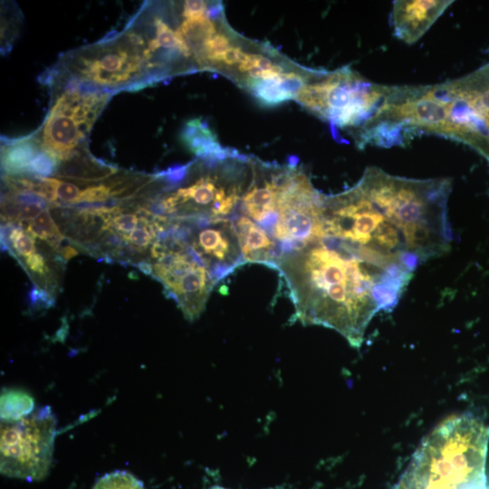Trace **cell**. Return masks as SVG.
Here are the masks:
<instances>
[{
    "instance_id": "obj_1",
    "label": "cell",
    "mask_w": 489,
    "mask_h": 489,
    "mask_svg": "<svg viewBox=\"0 0 489 489\" xmlns=\"http://www.w3.org/2000/svg\"><path fill=\"white\" fill-rule=\"evenodd\" d=\"M295 318L340 332L354 348L380 311L398 304L413 272L398 255L324 234L281 259Z\"/></svg>"
},
{
    "instance_id": "obj_2",
    "label": "cell",
    "mask_w": 489,
    "mask_h": 489,
    "mask_svg": "<svg viewBox=\"0 0 489 489\" xmlns=\"http://www.w3.org/2000/svg\"><path fill=\"white\" fill-rule=\"evenodd\" d=\"M386 118L408 135L426 132L461 141L489 159V62L434 85L397 86Z\"/></svg>"
},
{
    "instance_id": "obj_3",
    "label": "cell",
    "mask_w": 489,
    "mask_h": 489,
    "mask_svg": "<svg viewBox=\"0 0 489 489\" xmlns=\"http://www.w3.org/2000/svg\"><path fill=\"white\" fill-rule=\"evenodd\" d=\"M356 187L399 232L407 252L420 262L449 250L453 240L447 216L449 178H407L372 167Z\"/></svg>"
},
{
    "instance_id": "obj_4",
    "label": "cell",
    "mask_w": 489,
    "mask_h": 489,
    "mask_svg": "<svg viewBox=\"0 0 489 489\" xmlns=\"http://www.w3.org/2000/svg\"><path fill=\"white\" fill-rule=\"evenodd\" d=\"M489 427L471 414L453 415L421 442L392 489H462L485 476Z\"/></svg>"
},
{
    "instance_id": "obj_5",
    "label": "cell",
    "mask_w": 489,
    "mask_h": 489,
    "mask_svg": "<svg viewBox=\"0 0 489 489\" xmlns=\"http://www.w3.org/2000/svg\"><path fill=\"white\" fill-rule=\"evenodd\" d=\"M145 40L129 24L121 33L61 57L48 75L51 86L81 84L113 94L150 82L144 59Z\"/></svg>"
},
{
    "instance_id": "obj_6",
    "label": "cell",
    "mask_w": 489,
    "mask_h": 489,
    "mask_svg": "<svg viewBox=\"0 0 489 489\" xmlns=\"http://www.w3.org/2000/svg\"><path fill=\"white\" fill-rule=\"evenodd\" d=\"M389 89L345 68L305 83L295 99L332 127H356L359 134L378 117Z\"/></svg>"
},
{
    "instance_id": "obj_7",
    "label": "cell",
    "mask_w": 489,
    "mask_h": 489,
    "mask_svg": "<svg viewBox=\"0 0 489 489\" xmlns=\"http://www.w3.org/2000/svg\"><path fill=\"white\" fill-rule=\"evenodd\" d=\"M51 91V109L34 135L41 149L60 163L87 148L92 125L112 94L81 84H67Z\"/></svg>"
},
{
    "instance_id": "obj_8",
    "label": "cell",
    "mask_w": 489,
    "mask_h": 489,
    "mask_svg": "<svg viewBox=\"0 0 489 489\" xmlns=\"http://www.w3.org/2000/svg\"><path fill=\"white\" fill-rule=\"evenodd\" d=\"M56 418L48 406L1 423V474L29 482L48 475L53 453Z\"/></svg>"
},
{
    "instance_id": "obj_9",
    "label": "cell",
    "mask_w": 489,
    "mask_h": 489,
    "mask_svg": "<svg viewBox=\"0 0 489 489\" xmlns=\"http://www.w3.org/2000/svg\"><path fill=\"white\" fill-rule=\"evenodd\" d=\"M451 3L453 1L447 0L395 1L391 23L396 36L408 43L417 42Z\"/></svg>"
},
{
    "instance_id": "obj_10",
    "label": "cell",
    "mask_w": 489,
    "mask_h": 489,
    "mask_svg": "<svg viewBox=\"0 0 489 489\" xmlns=\"http://www.w3.org/2000/svg\"><path fill=\"white\" fill-rule=\"evenodd\" d=\"M118 172L117 168L95 158L87 148H83L60 162L55 176L62 179L94 182Z\"/></svg>"
},
{
    "instance_id": "obj_11",
    "label": "cell",
    "mask_w": 489,
    "mask_h": 489,
    "mask_svg": "<svg viewBox=\"0 0 489 489\" xmlns=\"http://www.w3.org/2000/svg\"><path fill=\"white\" fill-rule=\"evenodd\" d=\"M41 151L34 133L2 142L1 163L5 175H26L34 158Z\"/></svg>"
},
{
    "instance_id": "obj_12",
    "label": "cell",
    "mask_w": 489,
    "mask_h": 489,
    "mask_svg": "<svg viewBox=\"0 0 489 489\" xmlns=\"http://www.w3.org/2000/svg\"><path fill=\"white\" fill-rule=\"evenodd\" d=\"M181 139L186 147L198 157L222 159L225 156L216 135L200 119L186 123L181 132Z\"/></svg>"
},
{
    "instance_id": "obj_13",
    "label": "cell",
    "mask_w": 489,
    "mask_h": 489,
    "mask_svg": "<svg viewBox=\"0 0 489 489\" xmlns=\"http://www.w3.org/2000/svg\"><path fill=\"white\" fill-rule=\"evenodd\" d=\"M177 30L197 62L206 41L216 34L215 24L206 15L185 19Z\"/></svg>"
},
{
    "instance_id": "obj_14",
    "label": "cell",
    "mask_w": 489,
    "mask_h": 489,
    "mask_svg": "<svg viewBox=\"0 0 489 489\" xmlns=\"http://www.w3.org/2000/svg\"><path fill=\"white\" fill-rule=\"evenodd\" d=\"M282 74L277 77L265 80L248 81V84L254 96L265 105H277L285 101L294 99L293 96L285 91L282 85Z\"/></svg>"
},
{
    "instance_id": "obj_15",
    "label": "cell",
    "mask_w": 489,
    "mask_h": 489,
    "mask_svg": "<svg viewBox=\"0 0 489 489\" xmlns=\"http://www.w3.org/2000/svg\"><path fill=\"white\" fill-rule=\"evenodd\" d=\"M26 231L34 238L38 237L46 241L56 252L64 238L53 219L49 208L44 209L38 216L32 220Z\"/></svg>"
},
{
    "instance_id": "obj_16",
    "label": "cell",
    "mask_w": 489,
    "mask_h": 489,
    "mask_svg": "<svg viewBox=\"0 0 489 489\" xmlns=\"http://www.w3.org/2000/svg\"><path fill=\"white\" fill-rule=\"evenodd\" d=\"M33 398L22 391H8L2 395L1 417L3 421L17 420L33 411Z\"/></svg>"
},
{
    "instance_id": "obj_17",
    "label": "cell",
    "mask_w": 489,
    "mask_h": 489,
    "mask_svg": "<svg viewBox=\"0 0 489 489\" xmlns=\"http://www.w3.org/2000/svg\"><path fill=\"white\" fill-rule=\"evenodd\" d=\"M92 489H145L141 481L127 471H114L99 478Z\"/></svg>"
},
{
    "instance_id": "obj_18",
    "label": "cell",
    "mask_w": 489,
    "mask_h": 489,
    "mask_svg": "<svg viewBox=\"0 0 489 489\" xmlns=\"http://www.w3.org/2000/svg\"><path fill=\"white\" fill-rule=\"evenodd\" d=\"M47 179L56 196L55 206H58L59 201L67 204L79 203L82 192L79 185L55 177H47Z\"/></svg>"
},
{
    "instance_id": "obj_19",
    "label": "cell",
    "mask_w": 489,
    "mask_h": 489,
    "mask_svg": "<svg viewBox=\"0 0 489 489\" xmlns=\"http://www.w3.org/2000/svg\"><path fill=\"white\" fill-rule=\"evenodd\" d=\"M111 197L110 187L106 183L91 185L82 189L79 203L93 204L108 202Z\"/></svg>"
},
{
    "instance_id": "obj_20",
    "label": "cell",
    "mask_w": 489,
    "mask_h": 489,
    "mask_svg": "<svg viewBox=\"0 0 489 489\" xmlns=\"http://www.w3.org/2000/svg\"><path fill=\"white\" fill-rule=\"evenodd\" d=\"M139 223V218L137 214L120 213L110 219L109 228L113 229L121 235H127L137 228Z\"/></svg>"
},
{
    "instance_id": "obj_21",
    "label": "cell",
    "mask_w": 489,
    "mask_h": 489,
    "mask_svg": "<svg viewBox=\"0 0 489 489\" xmlns=\"http://www.w3.org/2000/svg\"><path fill=\"white\" fill-rule=\"evenodd\" d=\"M27 299L33 309H49L54 305L53 294L37 285H34L28 292Z\"/></svg>"
},
{
    "instance_id": "obj_22",
    "label": "cell",
    "mask_w": 489,
    "mask_h": 489,
    "mask_svg": "<svg viewBox=\"0 0 489 489\" xmlns=\"http://www.w3.org/2000/svg\"><path fill=\"white\" fill-rule=\"evenodd\" d=\"M207 4L203 0H187L184 2L182 15L185 19L206 15Z\"/></svg>"
},
{
    "instance_id": "obj_23",
    "label": "cell",
    "mask_w": 489,
    "mask_h": 489,
    "mask_svg": "<svg viewBox=\"0 0 489 489\" xmlns=\"http://www.w3.org/2000/svg\"><path fill=\"white\" fill-rule=\"evenodd\" d=\"M25 265L31 272L42 276H47V273H49L43 256L38 253H34L31 256L25 258Z\"/></svg>"
},
{
    "instance_id": "obj_24",
    "label": "cell",
    "mask_w": 489,
    "mask_h": 489,
    "mask_svg": "<svg viewBox=\"0 0 489 489\" xmlns=\"http://www.w3.org/2000/svg\"><path fill=\"white\" fill-rule=\"evenodd\" d=\"M244 55V53L239 47H229L219 56L218 62L228 65L240 63Z\"/></svg>"
},
{
    "instance_id": "obj_25",
    "label": "cell",
    "mask_w": 489,
    "mask_h": 489,
    "mask_svg": "<svg viewBox=\"0 0 489 489\" xmlns=\"http://www.w3.org/2000/svg\"><path fill=\"white\" fill-rule=\"evenodd\" d=\"M258 58V54L244 53L242 61L238 64V70L244 72H248L253 67H257Z\"/></svg>"
},
{
    "instance_id": "obj_26",
    "label": "cell",
    "mask_w": 489,
    "mask_h": 489,
    "mask_svg": "<svg viewBox=\"0 0 489 489\" xmlns=\"http://www.w3.org/2000/svg\"><path fill=\"white\" fill-rule=\"evenodd\" d=\"M61 254L62 258L68 261L71 258L76 256L79 253L76 248L71 244L62 245V243L57 250Z\"/></svg>"
},
{
    "instance_id": "obj_27",
    "label": "cell",
    "mask_w": 489,
    "mask_h": 489,
    "mask_svg": "<svg viewBox=\"0 0 489 489\" xmlns=\"http://www.w3.org/2000/svg\"><path fill=\"white\" fill-rule=\"evenodd\" d=\"M136 266L145 274L151 275L153 274V264L147 260L139 261L136 264Z\"/></svg>"
},
{
    "instance_id": "obj_28",
    "label": "cell",
    "mask_w": 489,
    "mask_h": 489,
    "mask_svg": "<svg viewBox=\"0 0 489 489\" xmlns=\"http://www.w3.org/2000/svg\"><path fill=\"white\" fill-rule=\"evenodd\" d=\"M273 65L274 64H272L271 61L268 58L259 55L257 67H259L262 71L272 70Z\"/></svg>"
},
{
    "instance_id": "obj_29",
    "label": "cell",
    "mask_w": 489,
    "mask_h": 489,
    "mask_svg": "<svg viewBox=\"0 0 489 489\" xmlns=\"http://www.w3.org/2000/svg\"><path fill=\"white\" fill-rule=\"evenodd\" d=\"M249 76L251 79L254 80H260L263 77V71L259 67H253L248 72Z\"/></svg>"
},
{
    "instance_id": "obj_30",
    "label": "cell",
    "mask_w": 489,
    "mask_h": 489,
    "mask_svg": "<svg viewBox=\"0 0 489 489\" xmlns=\"http://www.w3.org/2000/svg\"><path fill=\"white\" fill-rule=\"evenodd\" d=\"M209 489H226V488L219 486V485H215V486L210 487Z\"/></svg>"
},
{
    "instance_id": "obj_31",
    "label": "cell",
    "mask_w": 489,
    "mask_h": 489,
    "mask_svg": "<svg viewBox=\"0 0 489 489\" xmlns=\"http://www.w3.org/2000/svg\"><path fill=\"white\" fill-rule=\"evenodd\" d=\"M488 161H489V159H488Z\"/></svg>"
}]
</instances>
